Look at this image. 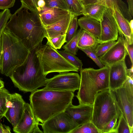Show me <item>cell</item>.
<instances>
[{
	"label": "cell",
	"mask_w": 133,
	"mask_h": 133,
	"mask_svg": "<svg viewBox=\"0 0 133 133\" xmlns=\"http://www.w3.org/2000/svg\"><path fill=\"white\" fill-rule=\"evenodd\" d=\"M112 14L116 22L119 36H123L124 37L129 44H133V32L130 28L129 21L116 11L112 10Z\"/></svg>",
	"instance_id": "d6986e66"
},
{
	"label": "cell",
	"mask_w": 133,
	"mask_h": 133,
	"mask_svg": "<svg viewBox=\"0 0 133 133\" xmlns=\"http://www.w3.org/2000/svg\"><path fill=\"white\" fill-rule=\"evenodd\" d=\"M16 0H0V9L5 10L12 7Z\"/></svg>",
	"instance_id": "8d00e7d4"
},
{
	"label": "cell",
	"mask_w": 133,
	"mask_h": 133,
	"mask_svg": "<svg viewBox=\"0 0 133 133\" xmlns=\"http://www.w3.org/2000/svg\"><path fill=\"white\" fill-rule=\"evenodd\" d=\"M73 92L58 91L44 88L31 92L30 105L37 120L43 123L54 116L64 111L72 103Z\"/></svg>",
	"instance_id": "7a4b0ae2"
},
{
	"label": "cell",
	"mask_w": 133,
	"mask_h": 133,
	"mask_svg": "<svg viewBox=\"0 0 133 133\" xmlns=\"http://www.w3.org/2000/svg\"><path fill=\"white\" fill-rule=\"evenodd\" d=\"M70 133H100L91 121L85 123L72 131Z\"/></svg>",
	"instance_id": "83f0119b"
},
{
	"label": "cell",
	"mask_w": 133,
	"mask_h": 133,
	"mask_svg": "<svg viewBox=\"0 0 133 133\" xmlns=\"http://www.w3.org/2000/svg\"><path fill=\"white\" fill-rule=\"evenodd\" d=\"M129 25L132 31L133 32V20L132 19L129 21Z\"/></svg>",
	"instance_id": "bcb514c9"
},
{
	"label": "cell",
	"mask_w": 133,
	"mask_h": 133,
	"mask_svg": "<svg viewBox=\"0 0 133 133\" xmlns=\"http://www.w3.org/2000/svg\"><path fill=\"white\" fill-rule=\"evenodd\" d=\"M68 10L75 16L83 15L84 5L81 0H63Z\"/></svg>",
	"instance_id": "cb8c5ba5"
},
{
	"label": "cell",
	"mask_w": 133,
	"mask_h": 133,
	"mask_svg": "<svg viewBox=\"0 0 133 133\" xmlns=\"http://www.w3.org/2000/svg\"><path fill=\"white\" fill-rule=\"evenodd\" d=\"M34 4L37 9L38 10L39 12L40 9L38 6V2L40 0H32Z\"/></svg>",
	"instance_id": "f6af8a7d"
},
{
	"label": "cell",
	"mask_w": 133,
	"mask_h": 133,
	"mask_svg": "<svg viewBox=\"0 0 133 133\" xmlns=\"http://www.w3.org/2000/svg\"><path fill=\"white\" fill-rule=\"evenodd\" d=\"M9 19L6 28L20 39L30 50L38 46L44 38L47 37L45 27L38 11L30 10L22 4Z\"/></svg>",
	"instance_id": "6da1fadb"
},
{
	"label": "cell",
	"mask_w": 133,
	"mask_h": 133,
	"mask_svg": "<svg viewBox=\"0 0 133 133\" xmlns=\"http://www.w3.org/2000/svg\"><path fill=\"white\" fill-rule=\"evenodd\" d=\"M100 0H81L83 5L90 4H96Z\"/></svg>",
	"instance_id": "b9f144b4"
},
{
	"label": "cell",
	"mask_w": 133,
	"mask_h": 133,
	"mask_svg": "<svg viewBox=\"0 0 133 133\" xmlns=\"http://www.w3.org/2000/svg\"><path fill=\"white\" fill-rule=\"evenodd\" d=\"M101 34L98 40L99 44L117 40L118 32L112 10L106 6L102 17L100 21Z\"/></svg>",
	"instance_id": "8fae6325"
},
{
	"label": "cell",
	"mask_w": 133,
	"mask_h": 133,
	"mask_svg": "<svg viewBox=\"0 0 133 133\" xmlns=\"http://www.w3.org/2000/svg\"><path fill=\"white\" fill-rule=\"evenodd\" d=\"M96 4L103 5L117 11L129 21L132 19L126 4L122 0H100Z\"/></svg>",
	"instance_id": "44dd1931"
},
{
	"label": "cell",
	"mask_w": 133,
	"mask_h": 133,
	"mask_svg": "<svg viewBox=\"0 0 133 133\" xmlns=\"http://www.w3.org/2000/svg\"><path fill=\"white\" fill-rule=\"evenodd\" d=\"M100 68H102L104 65L100 61L99 57L96 54L95 51V49H81Z\"/></svg>",
	"instance_id": "d590c367"
},
{
	"label": "cell",
	"mask_w": 133,
	"mask_h": 133,
	"mask_svg": "<svg viewBox=\"0 0 133 133\" xmlns=\"http://www.w3.org/2000/svg\"><path fill=\"white\" fill-rule=\"evenodd\" d=\"M57 51L68 62L77 68L79 71H80L82 69L83 64L81 61L75 55L65 50H57Z\"/></svg>",
	"instance_id": "4316f807"
},
{
	"label": "cell",
	"mask_w": 133,
	"mask_h": 133,
	"mask_svg": "<svg viewBox=\"0 0 133 133\" xmlns=\"http://www.w3.org/2000/svg\"><path fill=\"white\" fill-rule=\"evenodd\" d=\"M11 15L8 9L0 12V38Z\"/></svg>",
	"instance_id": "d6a6232c"
},
{
	"label": "cell",
	"mask_w": 133,
	"mask_h": 133,
	"mask_svg": "<svg viewBox=\"0 0 133 133\" xmlns=\"http://www.w3.org/2000/svg\"><path fill=\"white\" fill-rule=\"evenodd\" d=\"M78 25L77 17L74 16L71 20L66 34V43L69 42L75 35Z\"/></svg>",
	"instance_id": "f1b7e54d"
},
{
	"label": "cell",
	"mask_w": 133,
	"mask_h": 133,
	"mask_svg": "<svg viewBox=\"0 0 133 133\" xmlns=\"http://www.w3.org/2000/svg\"><path fill=\"white\" fill-rule=\"evenodd\" d=\"M66 34L52 38H47V42L52 47L56 50L61 49L66 42Z\"/></svg>",
	"instance_id": "1f68e13d"
},
{
	"label": "cell",
	"mask_w": 133,
	"mask_h": 133,
	"mask_svg": "<svg viewBox=\"0 0 133 133\" xmlns=\"http://www.w3.org/2000/svg\"><path fill=\"white\" fill-rule=\"evenodd\" d=\"M129 12L131 16H133V0H127Z\"/></svg>",
	"instance_id": "60d3db41"
},
{
	"label": "cell",
	"mask_w": 133,
	"mask_h": 133,
	"mask_svg": "<svg viewBox=\"0 0 133 133\" xmlns=\"http://www.w3.org/2000/svg\"><path fill=\"white\" fill-rule=\"evenodd\" d=\"M124 44L128 55H129L132 64L133 65V44H129L124 38Z\"/></svg>",
	"instance_id": "74e56055"
},
{
	"label": "cell",
	"mask_w": 133,
	"mask_h": 133,
	"mask_svg": "<svg viewBox=\"0 0 133 133\" xmlns=\"http://www.w3.org/2000/svg\"><path fill=\"white\" fill-rule=\"evenodd\" d=\"M116 42V41H110L98 44L95 50L96 54L98 57L101 56Z\"/></svg>",
	"instance_id": "836d02e7"
},
{
	"label": "cell",
	"mask_w": 133,
	"mask_h": 133,
	"mask_svg": "<svg viewBox=\"0 0 133 133\" xmlns=\"http://www.w3.org/2000/svg\"><path fill=\"white\" fill-rule=\"evenodd\" d=\"M131 133L128 124L121 112L119 116L116 133Z\"/></svg>",
	"instance_id": "f546056e"
},
{
	"label": "cell",
	"mask_w": 133,
	"mask_h": 133,
	"mask_svg": "<svg viewBox=\"0 0 133 133\" xmlns=\"http://www.w3.org/2000/svg\"><path fill=\"white\" fill-rule=\"evenodd\" d=\"M82 30V29L80 28L70 41L63 46L62 48L64 50L74 55H77L79 49L77 45Z\"/></svg>",
	"instance_id": "484cf974"
},
{
	"label": "cell",
	"mask_w": 133,
	"mask_h": 133,
	"mask_svg": "<svg viewBox=\"0 0 133 133\" xmlns=\"http://www.w3.org/2000/svg\"><path fill=\"white\" fill-rule=\"evenodd\" d=\"M127 76V80L122 86L110 90L117 107L123 114L133 133V81Z\"/></svg>",
	"instance_id": "ba28073f"
},
{
	"label": "cell",
	"mask_w": 133,
	"mask_h": 133,
	"mask_svg": "<svg viewBox=\"0 0 133 133\" xmlns=\"http://www.w3.org/2000/svg\"><path fill=\"white\" fill-rule=\"evenodd\" d=\"M106 8L105 6L97 4L84 5L83 15L89 18L101 20Z\"/></svg>",
	"instance_id": "603a6c76"
},
{
	"label": "cell",
	"mask_w": 133,
	"mask_h": 133,
	"mask_svg": "<svg viewBox=\"0 0 133 133\" xmlns=\"http://www.w3.org/2000/svg\"><path fill=\"white\" fill-rule=\"evenodd\" d=\"M39 123L30 104L26 103L21 118L13 130L16 133H43L39 128Z\"/></svg>",
	"instance_id": "7c38bea8"
},
{
	"label": "cell",
	"mask_w": 133,
	"mask_h": 133,
	"mask_svg": "<svg viewBox=\"0 0 133 133\" xmlns=\"http://www.w3.org/2000/svg\"><path fill=\"white\" fill-rule=\"evenodd\" d=\"M44 133H70L80 125L64 111L52 117L44 122L39 123Z\"/></svg>",
	"instance_id": "30bf717a"
},
{
	"label": "cell",
	"mask_w": 133,
	"mask_h": 133,
	"mask_svg": "<svg viewBox=\"0 0 133 133\" xmlns=\"http://www.w3.org/2000/svg\"><path fill=\"white\" fill-rule=\"evenodd\" d=\"M109 89L97 94L93 105L91 122L101 131L119 111Z\"/></svg>",
	"instance_id": "52a82bcc"
},
{
	"label": "cell",
	"mask_w": 133,
	"mask_h": 133,
	"mask_svg": "<svg viewBox=\"0 0 133 133\" xmlns=\"http://www.w3.org/2000/svg\"><path fill=\"white\" fill-rule=\"evenodd\" d=\"M93 105L79 104L77 105L70 103L64 112L80 126L91 121Z\"/></svg>",
	"instance_id": "9a60e30c"
},
{
	"label": "cell",
	"mask_w": 133,
	"mask_h": 133,
	"mask_svg": "<svg viewBox=\"0 0 133 133\" xmlns=\"http://www.w3.org/2000/svg\"><path fill=\"white\" fill-rule=\"evenodd\" d=\"M3 62V53L1 38H0V71L2 68Z\"/></svg>",
	"instance_id": "7bdbcfd3"
},
{
	"label": "cell",
	"mask_w": 133,
	"mask_h": 133,
	"mask_svg": "<svg viewBox=\"0 0 133 133\" xmlns=\"http://www.w3.org/2000/svg\"><path fill=\"white\" fill-rule=\"evenodd\" d=\"M11 129L8 126L3 124L0 123V133H11Z\"/></svg>",
	"instance_id": "ab89813d"
},
{
	"label": "cell",
	"mask_w": 133,
	"mask_h": 133,
	"mask_svg": "<svg viewBox=\"0 0 133 133\" xmlns=\"http://www.w3.org/2000/svg\"><path fill=\"white\" fill-rule=\"evenodd\" d=\"M74 16L69 12L62 19L45 27L46 38H52L66 34L71 20Z\"/></svg>",
	"instance_id": "ac0fdd59"
},
{
	"label": "cell",
	"mask_w": 133,
	"mask_h": 133,
	"mask_svg": "<svg viewBox=\"0 0 133 133\" xmlns=\"http://www.w3.org/2000/svg\"><path fill=\"white\" fill-rule=\"evenodd\" d=\"M21 1L22 4L25 5L30 10L38 11L34 4L32 0H21Z\"/></svg>",
	"instance_id": "f35d334b"
},
{
	"label": "cell",
	"mask_w": 133,
	"mask_h": 133,
	"mask_svg": "<svg viewBox=\"0 0 133 133\" xmlns=\"http://www.w3.org/2000/svg\"><path fill=\"white\" fill-rule=\"evenodd\" d=\"M11 94L4 87L0 89V120L7 110V103Z\"/></svg>",
	"instance_id": "d4e9b609"
},
{
	"label": "cell",
	"mask_w": 133,
	"mask_h": 133,
	"mask_svg": "<svg viewBox=\"0 0 133 133\" xmlns=\"http://www.w3.org/2000/svg\"><path fill=\"white\" fill-rule=\"evenodd\" d=\"M80 76L78 73L62 72L46 80L45 88L51 90L70 91L78 90Z\"/></svg>",
	"instance_id": "9c48e42d"
},
{
	"label": "cell",
	"mask_w": 133,
	"mask_h": 133,
	"mask_svg": "<svg viewBox=\"0 0 133 133\" xmlns=\"http://www.w3.org/2000/svg\"><path fill=\"white\" fill-rule=\"evenodd\" d=\"M127 76L133 79V65L129 69H127Z\"/></svg>",
	"instance_id": "ee69618b"
},
{
	"label": "cell",
	"mask_w": 133,
	"mask_h": 133,
	"mask_svg": "<svg viewBox=\"0 0 133 133\" xmlns=\"http://www.w3.org/2000/svg\"><path fill=\"white\" fill-rule=\"evenodd\" d=\"M116 42L105 54L99 57V60L104 65H111L121 61L128 55L123 36L118 37Z\"/></svg>",
	"instance_id": "4fadbf2b"
},
{
	"label": "cell",
	"mask_w": 133,
	"mask_h": 133,
	"mask_svg": "<svg viewBox=\"0 0 133 133\" xmlns=\"http://www.w3.org/2000/svg\"><path fill=\"white\" fill-rule=\"evenodd\" d=\"M1 39L3 62L0 72L2 74L9 77L14 70L25 61L30 51L6 27Z\"/></svg>",
	"instance_id": "5b68a950"
},
{
	"label": "cell",
	"mask_w": 133,
	"mask_h": 133,
	"mask_svg": "<svg viewBox=\"0 0 133 133\" xmlns=\"http://www.w3.org/2000/svg\"><path fill=\"white\" fill-rule=\"evenodd\" d=\"M119 110L118 114L110 121L101 131V133H116Z\"/></svg>",
	"instance_id": "4dcf8cb0"
},
{
	"label": "cell",
	"mask_w": 133,
	"mask_h": 133,
	"mask_svg": "<svg viewBox=\"0 0 133 133\" xmlns=\"http://www.w3.org/2000/svg\"><path fill=\"white\" fill-rule=\"evenodd\" d=\"M36 53L43 73L46 76L52 72L79 71L77 68L68 62L47 42L45 45L41 43L37 46Z\"/></svg>",
	"instance_id": "8992f818"
},
{
	"label": "cell",
	"mask_w": 133,
	"mask_h": 133,
	"mask_svg": "<svg viewBox=\"0 0 133 133\" xmlns=\"http://www.w3.org/2000/svg\"><path fill=\"white\" fill-rule=\"evenodd\" d=\"M78 20L80 28L91 33L97 37L100 38L101 24L100 21L94 18L83 16Z\"/></svg>",
	"instance_id": "ffe728a7"
},
{
	"label": "cell",
	"mask_w": 133,
	"mask_h": 133,
	"mask_svg": "<svg viewBox=\"0 0 133 133\" xmlns=\"http://www.w3.org/2000/svg\"><path fill=\"white\" fill-rule=\"evenodd\" d=\"M25 103L20 94L16 93L11 94L7 103L8 109L4 117L13 128L16 127L21 118Z\"/></svg>",
	"instance_id": "5bb4252c"
},
{
	"label": "cell",
	"mask_w": 133,
	"mask_h": 133,
	"mask_svg": "<svg viewBox=\"0 0 133 133\" xmlns=\"http://www.w3.org/2000/svg\"><path fill=\"white\" fill-rule=\"evenodd\" d=\"M109 66L96 69H82L80 71V82L76 97L79 104L93 105L99 92L109 89Z\"/></svg>",
	"instance_id": "277c9868"
},
{
	"label": "cell",
	"mask_w": 133,
	"mask_h": 133,
	"mask_svg": "<svg viewBox=\"0 0 133 133\" xmlns=\"http://www.w3.org/2000/svg\"><path fill=\"white\" fill-rule=\"evenodd\" d=\"M4 87V82L0 79V89Z\"/></svg>",
	"instance_id": "7dc6e473"
},
{
	"label": "cell",
	"mask_w": 133,
	"mask_h": 133,
	"mask_svg": "<svg viewBox=\"0 0 133 133\" xmlns=\"http://www.w3.org/2000/svg\"><path fill=\"white\" fill-rule=\"evenodd\" d=\"M127 69L125 60L109 66V89L110 90L123 86L127 80Z\"/></svg>",
	"instance_id": "2e32d148"
},
{
	"label": "cell",
	"mask_w": 133,
	"mask_h": 133,
	"mask_svg": "<svg viewBox=\"0 0 133 133\" xmlns=\"http://www.w3.org/2000/svg\"><path fill=\"white\" fill-rule=\"evenodd\" d=\"M36 47L30 50L25 61L9 77L15 87L24 93L31 92L45 86L48 79L43 73L36 53Z\"/></svg>",
	"instance_id": "3957f363"
},
{
	"label": "cell",
	"mask_w": 133,
	"mask_h": 133,
	"mask_svg": "<svg viewBox=\"0 0 133 133\" xmlns=\"http://www.w3.org/2000/svg\"><path fill=\"white\" fill-rule=\"evenodd\" d=\"M43 0L45 3L44 6L47 8H55L68 10L63 0Z\"/></svg>",
	"instance_id": "e575fe53"
},
{
	"label": "cell",
	"mask_w": 133,
	"mask_h": 133,
	"mask_svg": "<svg viewBox=\"0 0 133 133\" xmlns=\"http://www.w3.org/2000/svg\"><path fill=\"white\" fill-rule=\"evenodd\" d=\"M69 12L57 8H49L45 6L40 8V18L45 27L53 24L63 18Z\"/></svg>",
	"instance_id": "e0dca14e"
},
{
	"label": "cell",
	"mask_w": 133,
	"mask_h": 133,
	"mask_svg": "<svg viewBox=\"0 0 133 133\" xmlns=\"http://www.w3.org/2000/svg\"><path fill=\"white\" fill-rule=\"evenodd\" d=\"M98 44V40L97 37L82 29L77 45L79 49H95Z\"/></svg>",
	"instance_id": "7402d4cb"
}]
</instances>
